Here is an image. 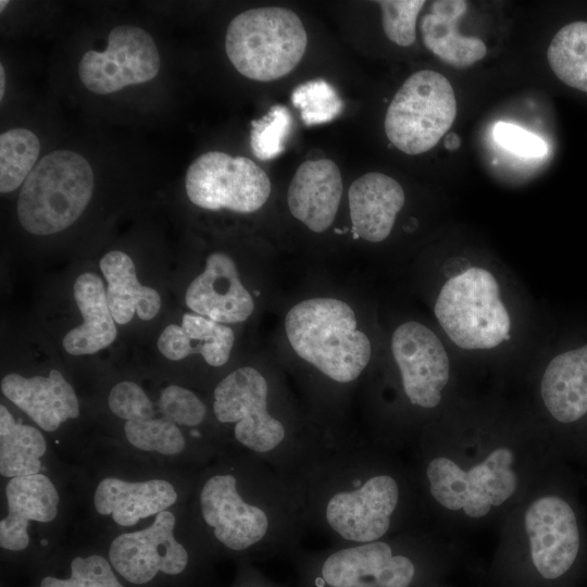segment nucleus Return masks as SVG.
Here are the masks:
<instances>
[{
    "label": "nucleus",
    "mask_w": 587,
    "mask_h": 587,
    "mask_svg": "<svg viewBox=\"0 0 587 587\" xmlns=\"http://www.w3.org/2000/svg\"><path fill=\"white\" fill-rule=\"evenodd\" d=\"M285 332L295 352L339 383L354 380L371 359V341L358 328L352 308L335 298H312L286 314Z\"/></svg>",
    "instance_id": "f257e3e1"
},
{
    "label": "nucleus",
    "mask_w": 587,
    "mask_h": 587,
    "mask_svg": "<svg viewBox=\"0 0 587 587\" xmlns=\"http://www.w3.org/2000/svg\"><path fill=\"white\" fill-rule=\"evenodd\" d=\"M93 192V172L79 153L55 150L30 172L17 200L22 227L37 236L60 233L84 213Z\"/></svg>",
    "instance_id": "f03ea898"
},
{
    "label": "nucleus",
    "mask_w": 587,
    "mask_h": 587,
    "mask_svg": "<svg viewBox=\"0 0 587 587\" xmlns=\"http://www.w3.org/2000/svg\"><path fill=\"white\" fill-rule=\"evenodd\" d=\"M308 35L299 16L280 7H262L236 15L225 37L226 54L245 77L271 82L301 61Z\"/></svg>",
    "instance_id": "7ed1b4c3"
},
{
    "label": "nucleus",
    "mask_w": 587,
    "mask_h": 587,
    "mask_svg": "<svg viewBox=\"0 0 587 587\" xmlns=\"http://www.w3.org/2000/svg\"><path fill=\"white\" fill-rule=\"evenodd\" d=\"M440 326L460 348L486 350L510 338L511 319L496 277L471 267L442 286L434 308Z\"/></svg>",
    "instance_id": "20e7f679"
},
{
    "label": "nucleus",
    "mask_w": 587,
    "mask_h": 587,
    "mask_svg": "<svg viewBox=\"0 0 587 587\" xmlns=\"http://www.w3.org/2000/svg\"><path fill=\"white\" fill-rule=\"evenodd\" d=\"M455 115L450 82L438 72L419 71L394 96L385 116V133L402 152L420 154L438 143Z\"/></svg>",
    "instance_id": "39448f33"
},
{
    "label": "nucleus",
    "mask_w": 587,
    "mask_h": 587,
    "mask_svg": "<svg viewBox=\"0 0 587 587\" xmlns=\"http://www.w3.org/2000/svg\"><path fill=\"white\" fill-rule=\"evenodd\" d=\"M185 188L188 199L199 208L251 213L267 201L271 182L248 158L209 151L189 165Z\"/></svg>",
    "instance_id": "423d86ee"
},
{
    "label": "nucleus",
    "mask_w": 587,
    "mask_h": 587,
    "mask_svg": "<svg viewBox=\"0 0 587 587\" xmlns=\"http://www.w3.org/2000/svg\"><path fill=\"white\" fill-rule=\"evenodd\" d=\"M510 449L494 450L480 464L464 471L447 458L434 459L427 467L433 497L449 510L463 509L471 517L486 515L491 507L509 499L516 488Z\"/></svg>",
    "instance_id": "0eeeda50"
},
{
    "label": "nucleus",
    "mask_w": 587,
    "mask_h": 587,
    "mask_svg": "<svg viewBox=\"0 0 587 587\" xmlns=\"http://www.w3.org/2000/svg\"><path fill=\"white\" fill-rule=\"evenodd\" d=\"M160 65L152 37L142 28L120 25L110 32L105 50H89L82 57L78 75L89 91L108 95L153 79Z\"/></svg>",
    "instance_id": "6e6552de"
},
{
    "label": "nucleus",
    "mask_w": 587,
    "mask_h": 587,
    "mask_svg": "<svg viewBox=\"0 0 587 587\" xmlns=\"http://www.w3.org/2000/svg\"><path fill=\"white\" fill-rule=\"evenodd\" d=\"M267 383L255 369L243 366L214 389L213 411L222 423H236L235 437L245 447L265 452L285 437L283 424L267 412Z\"/></svg>",
    "instance_id": "1a4fd4ad"
},
{
    "label": "nucleus",
    "mask_w": 587,
    "mask_h": 587,
    "mask_svg": "<svg viewBox=\"0 0 587 587\" xmlns=\"http://www.w3.org/2000/svg\"><path fill=\"white\" fill-rule=\"evenodd\" d=\"M175 516L170 511L157 514L146 529L124 533L110 546L112 567L132 584H146L159 572L182 573L188 563L186 549L174 537Z\"/></svg>",
    "instance_id": "9d476101"
},
{
    "label": "nucleus",
    "mask_w": 587,
    "mask_h": 587,
    "mask_svg": "<svg viewBox=\"0 0 587 587\" xmlns=\"http://www.w3.org/2000/svg\"><path fill=\"white\" fill-rule=\"evenodd\" d=\"M391 351L411 403L436 407L450 372L449 358L440 339L425 325L409 321L395 329Z\"/></svg>",
    "instance_id": "9b49d317"
},
{
    "label": "nucleus",
    "mask_w": 587,
    "mask_h": 587,
    "mask_svg": "<svg viewBox=\"0 0 587 587\" xmlns=\"http://www.w3.org/2000/svg\"><path fill=\"white\" fill-rule=\"evenodd\" d=\"M525 529L536 573L548 582L564 576L579 550L578 526L572 508L558 497L540 498L525 514Z\"/></svg>",
    "instance_id": "f8f14e48"
},
{
    "label": "nucleus",
    "mask_w": 587,
    "mask_h": 587,
    "mask_svg": "<svg viewBox=\"0 0 587 587\" xmlns=\"http://www.w3.org/2000/svg\"><path fill=\"white\" fill-rule=\"evenodd\" d=\"M398 496L394 478L372 477L361 488L330 498L326 508L327 523L345 539L372 542L389 528Z\"/></svg>",
    "instance_id": "ddd939ff"
},
{
    "label": "nucleus",
    "mask_w": 587,
    "mask_h": 587,
    "mask_svg": "<svg viewBox=\"0 0 587 587\" xmlns=\"http://www.w3.org/2000/svg\"><path fill=\"white\" fill-rule=\"evenodd\" d=\"M186 305L199 315L222 324L250 317L254 301L245 288L234 260L224 252L210 253L204 270L189 284Z\"/></svg>",
    "instance_id": "4468645a"
},
{
    "label": "nucleus",
    "mask_w": 587,
    "mask_h": 587,
    "mask_svg": "<svg viewBox=\"0 0 587 587\" xmlns=\"http://www.w3.org/2000/svg\"><path fill=\"white\" fill-rule=\"evenodd\" d=\"M204 522L227 548L243 550L266 534L268 521L263 510L245 502L236 489L233 475H215L207 480L200 494Z\"/></svg>",
    "instance_id": "2eb2a0df"
},
{
    "label": "nucleus",
    "mask_w": 587,
    "mask_h": 587,
    "mask_svg": "<svg viewBox=\"0 0 587 587\" xmlns=\"http://www.w3.org/2000/svg\"><path fill=\"white\" fill-rule=\"evenodd\" d=\"M1 391L46 432H53L62 423L79 415L74 388L62 373L54 369L48 376L7 374L1 379Z\"/></svg>",
    "instance_id": "dca6fc26"
},
{
    "label": "nucleus",
    "mask_w": 587,
    "mask_h": 587,
    "mask_svg": "<svg viewBox=\"0 0 587 587\" xmlns=\"http://www.w3.org/2000/svg\"><path fill=\"white\" fill-rule=\"evenodd\" d=\"M342 196V178L329 159L303 162L290 180L287 202L291 215L314 233L333 224Z\"/></svg>",
    "instance_id": "f3484780"
},
{
    "label": "nucleus",
    "mask_w": 587,
    "mask_h": 587,
    "mask_svg": "<svg viewBox=\"0 0 587 587\" xmlns=\"http://www.w3.org/2000/svg\"><path fill=\"white\" fill-rule=\"evenodd\" d=\"M348 200L354 235L370 242H379L389 236L405 195L392 177L371 172L351 184Z\"/></svg>",
    "instance_id": "a211bd4d"
},
{
    "label": "nucleus",
    "mask_w": 587,
    "mask_h": 587,
    "mask_svg": "<svg viewBox=\"0 0 587 587\" xmlns=\"http://www.w3.org/2000/svg\"><path fill=\"white\" fill-rule=\"evenodd\" d=\"M8 515L0 521V546L11 551L29 544V521L48 523L58 514L59 495L43 474L13 477L5 487Z\"/></svg>",
    "instance_id": "6ab92c4d"
},
{
    "label": "nucleus",
    "mask_w": 587,
    "mask_h": 587,
    "mask_svg": "<svg viewBox=\"0 0 587 587\" xmlns=\"http://www.w3.org/2000/svg\"><path fill=\"white\" fill-rule=\"evenodd\" d=\"M176 500L173 485L163 479L132 483L108 477L98 484L93 496L97 512L110 514L121 526H133L141 519L159 514Z\"/></svg>",
    "instance_id": "aec40b11"
},
{
    "label": "nucleus",
    "mask_w": 587,
    "mask_h": 587,
    "mask_svg": "<svg viewBox=\"0 0 587 587\" xmlns=\"http://www.w3.org/2000/svg\"><path fill=\"white\" fill-rule=\"evenodd\" d=\"M73 291L83 322L65 334L62 345L72 355L93 354L109 347L117 336L107 288L96 273L86 272L75 279Z\"/></svg>",
    "instance_id": "412c9836"
},
{
    "label": "nucleus",
    "mask_w": 587,
    "mask_h": 587,
    "mask_svg": "<svg viewBox=\"0 0 587 587\" xmlns=\"http://www.w3.org/2000/svg\"><path fill=\"white\" fill-rule=\"evenodd\" d=\"M540 390L547 410L557 421L573 423L587 414V342L549 362Z\"/></svg>",
    "instance_id": "4be33fe9"
},
{
    "label": "nucleus",
    "mask_w": 587,
    "mask_h": 587,
    "mask_svg": "<svg viewBox=\"0 0 587 587\" xmlns=\"http://www.w3.org/2000/svg\"><path fill=\"white\" fill-rule=\"evenodd\" d=\"M234 332L197 313H185L182 324L167 325L158 338V349L171 361H180L190 354H200L211 366L224 365L232 353Z\"/></svg>",
    "instance_id": "5701e85b"
},
{
    "label": "nucleus",
    "mask_w": 587,
    "mask_h": 587,
    "mask_svg": "<svg viewBox=\"0 0 587 587\" xmlns=\"http://www.w3.org/2000/svg\"><path fill=\"white\" fill-rule=\"evenodd\" d=\"M107 280V297L114 321L128 324L136 314L142 321L154 319L161 309V296L152 287L140 284L132 258L112 250L100 260Z\"/></svg>",
    "instance_id": "b1692460"
},
{
    "label": "nucleus",
    "mask_w": 587,
    "mask_h": 587,
    "mask_svg": "<svg viewBox=\"0 0 587 587\" xmlns=\"http://www.w3.org/2000/svg\"><path fill=\"white\" fill-rule=\"evenodd\" d=\"M463 0H439L432 3L430 12L421 23L425 47L448 65L457 68L471 66L482 60L486 46L477 37L462 36L458 23L466 12Z\"/></svg>",
    "instance_id": "393cba45"
},
{
    "label": "nucleus",
    "mask_w": 587,
    "mask_h": 587,
    "mask_svg": "<svg viewBox=\"0 0 587 587\" xmlns=\"http://www.w3.org/2000/svg\"><path fill=\"white\" fill-rule=\"evenodd\" d=\"M47 450L42 434L30 425L15 421L10 411L0 405V473L5 477L38 474L40 458Z\"/></svg>",
    "instance_id": "a878e982"
},
{
    "label": "nucleus",
    "mask_w": 587,
    "mask_h": 587,
    "mask_svg": "<svg viewBox=\"0 0 587 587\" xmlns=\"http://www.w3.org/2000/svg\"><path fill=\"white\" fill-rule=\"evenodd\" d=\"M391 557L390 546L382 541L342 549L327 558L322 575L332 587H344L358 580H367V578H372L373 584V579L387 565Z\"/></svg>",
    "instance_id": "bb28decb"
},
{
    "label": "nucleus",
    "mask_w": 587,
    "mask_h": 587,
    "mask_svg": "<svg viewBox=\"0 0 587 587\" xmlns=\"http://www.w3.org/2000/svg\"><path fill=\"white\" fill-rule=\"evenodd\" d=\"M547 59L561 82L587 92V22L562 27L549 45Z\"/></svg>",
    "instance_id": "cd10ccee"
},
{
    "label": "nucleus",
    "mask_w": 587,
    "mask_h": 587,
    "mask_svg": "<svg viewBox=\"0 0 587 587\" xmlns=\"http://www.w3.org/2000/svg\"><path fill=\"white\" fill-rule=\"evenodd\" d=\"M40 142L27 128L16 127L0 135V191L18 188L38 163Z\"/></svg>",
    "instance_id": "c85d7f7f"
},
{
    "label": "nucleus",
    "mask_w": 587,
    "mask_h": 587,
    "mask_svg": "<svg viewBox=\"0 0 587 587\" xmlns=\"http://www.w3.org/2000/svg\"><path fill=\"white\" fill-rule=\"evenodd\" d=\"M291 102L307 126L332 122L344 110V101L336 89L322 78L298 85L292 90Z\"/></svg>",
    "instance_id": "c756f323"
},
{
    "label": "nucleus",
    "mask_w": 587,
    "mask_h": 587,
    "mask_svg": "<svg viewBox=\"0 0 587 587\" xmlns=\"http://www.w3.org/2000/svg\"><path fill=\"white\" fill-rule=\"evenodd\" d=\"M124 432L127 440L143 451L174 455L185 447V438L178 426L163 416L126 421Z\"/></svg>",
    "instance_id": "7c9ffc66"
},
{
    "label": "nucleus",
    "mask_w": 587,
    "mask_h": 587,
    "mask_svg": "<svg viewBox=\"0 0 587 587\" xmlns=\"http://www.w3.org/2000/svg\"><path fill=\"white\" fill-rule=\"evenodd\" d=\"M291 127L292 116L280 104L273 105L261 118L251 121L250 148L254 157L270 161L282 154Z\"/></svg>",
    "instance_id": "2f4dec72"
},
{
    "label": "nucleus",
    "mask_w": 587,
    "mask_h": 587,
    "mask_svg": "<svg viewBox=\"0 0 587 587\" xmlns=\"http://www.w3.org/2000/svg\"><path fill=\"white\" fill-rule=\"evenodd\" d=\"M39 587H124L103 557L91 554L75 557L71 562L68 578L47 576Z\"/></svg>",
    "instance_id": "473e14b6"
},
{
    "label": "nucleus",
    "mask_w": 587,
    "mask_h": 587,
    "mask_svg": "<svg viewBox=\"0 0 587 587\" xmlns=\"http://www.w3.org/2000/svg\"><path fill=\"white\" fill-rule=\"evenodd\" d=\"M382 10L383 28L392 42L408 47L415 40L416 17L424 7L423 0L376 1Z\"/></svg>",
    "instance_id": "72a5a7b5"
},
{
    "label": "nucleus",
    "mask_w": 587,
    "mask_h": 587,
    "mask_svg": "<svg viewBox=\"0 0 587 587\" xmlns=\"http://www.w3.org/2000/svg\"><path fill=\"white\" fill-rule=\"evenodd\" d=\"M158 408L163 417L183 426L199 425L207 413L204 403L191 390L177 385L161 391Z\"/></svg>",
    "instance_id": "f704fd0d"
},
{
    "label": "nucleus",
    "mask_w": 587,
    "mask_h": 587,
    "mask_svg": "<svg viewBox=\"0 0 587 587\" xmlns=\"http://www.w3.org/2000/svg\"><path fill=\"white\" fill-rule=\"evenodd\" d=\"M108 404L114 415L125 421L154 417L152 401L139 385L130 380H123L113 386Z\"/></svg>",
    "instance_id": "c9c22d12"
},
{
    "label": "nucleus",
    "mask_w": 587,
    "mask_h": 587,
    "mask_svg": "<svg viewBox=\"0 0 587 587\" xmlns=\"http://www.w3.org/2000/svg\"><path fill=\"white\" fill-rule=\"evenodd\" d=\"M494 137L503 148L523 157H542L548 150L546 142L540 137L511 123H497L494 128Z\"/></svg>",
    "instance_id": "e433bc0d"
},
{
    "label": "nucleus",
    "mask_w": 587,
    "mask_h": 587,
    "mask_svg": "<svg viewBox=\"0 0 587 587\" xmlns=\"http://www.w3.org/2000/svg\"><path fill=\"white\" fill-rule=\"evenodd\" d=\"M415 574L412 561L404 555H392L387 565L373 579L375 587H409Z\"/></svg>",
    "instance_id": "4c0bfd02"
},
{
    "label": "nucleus",
    "mask_w": 587,
    "mask_h": 587,
    "mask_svg": "<svg viewBox=\"0 0 587 587\" xmlns=\"http://www.w3.org/2000/svg\"><path fill=\"white\" fill-rule=\"evenodd\" d=\"M460 145V139L455 134H450L445 139V146L449 150L457 149Z\"/></svg>",
    "instance_id": "58836bf2"
},
{
    "label": "nucleus",
    "mask_w": 587,
    "mask_h": 587,
    "mask_svg": "<svg viewBox=\"0 0 587 587\" xmlns=\"http://www.w3.org/2000/svg\"><path fill=\"white\" fill-rule=\"evenodd\" d=\"M5 88V72L3 64H0V99L2 100Z\"/></svg>",
    "instance_id": "ea45409f"
},
{
    "label": "nucleus",
    "mask_w": 587,
    "mask_h": 587,
    "mask_svg": "<svg viewBox=\"0 0 587 587\" xmlns=\"http://www.w3.org/2000/svg\"><path fill=\"white\" fill-rule=\"evenodd\" d=\"M344 587H374V585L367 580H358V582L348 584Z\"/></svg>",
    "instance_id": "a19ab883"
},
{
    "label": "nucleus",
    "mask_w": 587,
    "mask_h": 587,
    "mask_svg": "<svg viewBox=\"0 0 587 587\" xmlns=\"http://www.w3.org/2000/svg\"><path fill=\"white\" fill-rule=\"evenodd\" d=\"M8 3L9 1H4V0L0 1V12H3V9L7 7Z\"/></svg>",
    "instance_id": "79ce46f5"
}]
</instances>
